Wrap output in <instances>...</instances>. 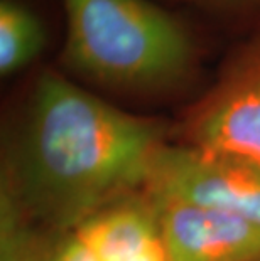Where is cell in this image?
<instances>
[{
    "instance_id": "3",
    "label": "cell",
    "mask_w": 260,
    "mask_h": 261,
    "mask_svg": "<svg viewBox=\"0 0 260 261\" xmlns=\"http://www.w3.org/2000/svg\"><path fill=\"white\" fill-rule=\"evenodd\" d=\"M0 261H168L147 191L66 229H41L0 216Z\"/></svg>"
},
{
    "instance_id": "5",
    "label": "cell",
    "mask_w": 260,
    "mask_h": 261,
    "mask_svg": "<svg viewBox=\"0 0 260 261\" xmlns=\"http://www.w3.org/2000/svg\"><path fill=\"white\" fill-rule=\"evenodd\" d=\"M147 191L208 205L260 226V162L187 143H168Z\"/></svg>"
},
{
    "instance_id": "8",
    "label": "cell",
    "mask_w": 260,
    "mask_h": 261,
    "mask_svg": "<svg viewBox=\"0 0 260 261\" xmlns=\"http://www.w3.org/2000/svg\"><path fill=\"white\" fill-rule=\"evenodd\" d=\"M193 2L215 5V7H245V5L260 4V0H193Z\"/></svg>"
},
{
    "instance_id": "1",
    "label": "cell",
    "mask_w": 260,
    "mask_h": 261,
    "mask_svg": "<svg viewBox=\"0 0 260 261\" xmlns=\"http://www.w3.org/2000/svg\"><path fill=\"white\" fill-rule=\"evenodd\" d=\"M0 216L66 229L107 205L147 191L168 128L129 113L69 76H36L9 126Z\"/></svg>"
},
{
    "instance_id": "6",
    "label": "cell",
    "mask_w": 260,
    "mask_h": 261,
    "mask_svg": "<svg viewBox=\"0 0 260 261\" xmlns=\"http://www.w3.org/2000/svg\"><path fill=\"white\" fill-rule=\"evenodd\" d=\"M149 194L168 261H260V226L208 205Z\"/></svg>"
},
{
    "instance_id": "7",
    "label": "cell",
    "mask_w": 260,
    "mask_h": 261,
    "mask_svg": "<svg viewBox=\"0 0 260 261\" xmlns=\"http://www.w3.org/2000/svg\"><path fill=\"white\" fill-rule=\"evenodd\" d=\"M46 27L34 10L20 0H0V74L20 73L46 47Z\"/></svg>"
},
{
    "instance_id": "2",
    "label": "cell",
    "mask_w": 260,
    "mask_h": 261,
    "mask_svg": "<svg viewBox=\"0 0 260 261\" xmlns=\"http://www.w3.org/2000/svg\"><path fill=\"white\" fill-rule=\"evenodd\" d=\"M63 64L80 80L124 94H159L196 69L190 32L151 0H61Z\"/></svg>"
},
{
    "instance_id": "4",
    "label": "cell",
    "mask_w": 260,
    "mask_h": 261,
    "mask_svg": "<svg viewBox=\"0 0 260 261\" xmlns=\"http://www.w3.org/2000/svg\"><path fill=\"white\" fill-rule=\"evenodd\" d=\"M181 143L260 162V34L242 44L187 110Z\"/></svg>"
}]
</instances>
